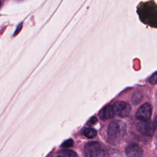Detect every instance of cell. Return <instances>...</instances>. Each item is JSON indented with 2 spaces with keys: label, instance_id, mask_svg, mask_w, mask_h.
I'll use <instances>...</instances> for the list:
<instances>
[{
  "label": "cell",
  "instance_id": "5bb4252c",
  "mask_svg": "<svg viewBox=\"0 0 157 157\" xmlns=\"http://www.w3.org/2000/svg\"><path fill=\"white\" fill-rule=\"evenodd\" d=\"M153 125H154L155 128H157V115L155 118V119H154V120L153 121Z\"/></svg>",
  "mask_w": 157,
  "mask_h": 157
},
{
  "label": "cell",
  "instance_id": "8fae6325",
  "mask_svg": "<svg viewBox=\"0 0 157 157\" xmlns=\"http://www.w3.org/2000/svg\"><path fill=\"white\" fill-rule=\"evenodd\" d=\"M149 82L151 84H155L157 83V71L155 72L149 78Z\"/></svg>",
  "mask_w": 157,
  "mask_h": 157
},
{
  "label": "cell",
  "instance_id": "ba28073f",
  "mask_svg": "<svg viewBox=\"0 0 157 157\" xmlns=\"http://www.w3.org/2000/svg\"><path fill=\"white\" fill-rule=\"evenodd\" d=\"M142 99V93L139 91H136L133 93L132 96L131 101L134 105H136L137 104H139L141 101Z\"/></svg>",
  "mask_w": 157,
  "mask_h": 157
},
{
  "label": "cell",
  "instance_id": "30bf717a",
  "mask_svg": "<svg viewBox=\"0 0 157 157\" xmlns=\"http://www.w3.org/2000/svg\"><path fill=\"white\" fill-rule=\"evenodd\" d=\"M63 153L65 154L68 157H78L77 154L72 150H64L63 151Z\"/></svg>",
  "mask_w": 157,
  "mask_h": 157
},
{
  "label": "cell",
  "instance_id": "277c9868",
  "mask_svg": "<svg viewBox=\"0 0 157 157\" xmlns=\"http://www.w3.org/2000/svg\"><path fill=\"white\" fill-rule=\"evenodd\" d=\"M113 107L115 113L123 118L128 116L131 110L130 105L124 101L116 102Z\"/></svg>",
  "mask_w": 157,
  "mask_h": 157
},
{
  "label": "cell",
  "instance_id": "8992f818",
  "mask_svg": "<svg viewBox=\"0 0 157 157\" xmlns=\"http://www.w3.org/2000/svg\"><path fill=\"white\" fill-rule=\"evenodd\" d=\"M125 153L127 157H142L143 150L136 144H130L126 146Z\"/></svg>",
  "mask_w": 157,
  "mask_h": 157
},
{
  "label": "cell",
  "instance_id": "9a60e30c",
  "mask_svg": "<svg viewBox=\"0 0 157 157\" xmlns=\"http://www.w3.org/2000/svg\"><path fill=\"white\" fill-rule=\"evenodd\" d=\"M1 0H0V8H1Z\"/></svg>",
  "mask_w": 157,
  "mask_h": 157
},
{
  "label": "cell",
  "instance_id": "6da1fadb",
  "mask_svg": "<svg viewBox=\"0 0 157 157\" xmlns=\"http://www.w3.org/2000/svg\"><path fill=\"white\" fill-rule=\"evenodd\" d=\"M126 132V124L120 120L111 121L107 129V138L111 144H117L124 137Z\"/></svg>",
  "mask_w": 157,
  "mask_h": 157
},
{
  "label": "cell",
  "instance_id": "2e32d148",
  "mask_svg": "<svg viewBox=\"0 0 157 157\" xmlns=\"http://www.w3.org/2000/svg\"><path fill=\"white\" fill-rule=\"evenodd\" d=\"M57 157H66V156H57Z\"/></svg>",
  "mask_w": 157,
  "mask_h": 157
},
{
  "label": "cell",
  "instance_id": "52a82bcc",
  "mask_svg": "<svg viewBox=\"0 0 157 157\" xmlns=\"http://www.w3.org/2000/svg\"><path fill=\"white\" fill-rule=\"evenodd\" d=\"M115 112L113 107L110 105L105 106L99 112V117L101 120H105L112 118L114 117Z\"/></svg>",
  "mask_w": 157,
  "mask_h": 157
},
{
  "label": "cell",
  "instance_id": "7c38bea8",
  "mask_svg": "<svg viewBox=\"0 0 157 157\" xmlns=\"http://www.w3.org/2000/svg\"><path fill=\"white\" fill-rule=\"evenodd\" d=\"M73 145V140L72 139H69L66 141H65L63 145H62V147H70L71 146H72Z\"/></svg>",
  "mask_w": 157,
  "mask_h": 157
},
{
  "label": "cell",
  "instance_id": "4fadbf2b",
  "mask_svg": "<svg viewBox=\"0 0 157 157\" xmlns=\"http://www.w3.org/2000/svg\"><path fill=\"white\" fill-rule=\"evenodd\" d=\"M97 121H98L97 118H96V117H91V118L88 121L87 124H88V125H90V126H92V125L95 124L96 123Z\"/></svg>",
  "mask_w": 157,
  "mask_h": 157
},
{
  "label": "cell",
  "instance_id": "5b68a950",
  "mask_svg": "<svg viewBox=\"0 0 157 157\" xmlns=\"http://www.w3.org/2000/svg\"><path fill=\"white\" fill-rule=\"evenodd\" d=\"M155 128L153 122L150 120L147 121H141L137 124L138 131L142 134L147 136H152L155 131Z\"/></svg>",
  "mask_w": 157,
  "mask_h": 157
},
{
  "label": "cell",
  "instance_id": "3957f363",
  "mask_svg": "<svg viewBox=\"0 0 157 157\" xmlns=\"http://www.w3.org/2000/svg\"><path fill=\"white\" fill-rule=\"evenodd\" d=\"M151 106L148 103L142 105L137 110L136 117L140 121H149L151 115Z\"/></svg>",
  "mask_w": 157,
  "mask_h": 157
},
{
  "label": "cell",
  "instance_id": "9c48e42d",
  "mask_svg": "<svg viewBox=\"0 0 157 157\" xmlns=\"http://www.w3.org/2000/svg\"><path fill=\"white\" fill-rule=\"evenodd\" d=\"M83 134L88 138H93L96 136L97 132L94 128H86L83 131Z\"/></svg>",
  "mask_w": 157,
  "mask_h": 157
},
{
  "label": "cell",
  "instance_id": "7a4b0ae2",
  "mask_svg": "<svg viewBox=\"0 0 157 157\" xmlns=\"http://www.w3.org/2000/svg\"><path fill=\"white\" fill-rule=\"evenodd\" d=\"M85 157H104L105 152L97 142H89L84 147Z\"/></svg>",
  "mask_w": 157,
  "mask_h": 157
}]
</instances>
